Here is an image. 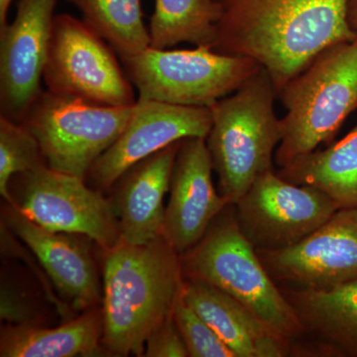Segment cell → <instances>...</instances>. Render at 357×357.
<instances>
[{
	"label": "cell",
	"instance_id": "18",
	"mask_svg": "<svg viewBox=\"0 0 357 357\" xmlns=\"http://www.w3.org/2000/svg\"><path fill=\"white\" fill-rule=\"evenodd\" d=\"M183 296L236 357H285L292 354L290 342L275 335L255 312L220 289L184 279Z\"/></svg>",
	"mask_w": 357,
	"mask_h": 357
},
{
	"label": "cell",
	"instance_id": "7",
	"mask_svg": "<svg viewBox=\"0 0 357 357\" xmlns=\"http://www.w3.org/2000/svg\"><path fill=\"white\" fill-rule=\"evenodd\" d=\"M135 103L109 107L45 89L21 123L38 140L47 165L58 172L86 178L96 160L128 126Z\"/></svg>",
	"mask_w": 357,
	"mask_h": 357
},
{
	"label": "cell",
	"instance_id": "20",
	"mask_svg": "<svg viewBox=\"0 0 357 357\" xmlns=\"http://www.w3.org/2000/svg\"><path fill=\"white\" fill-rule=\"evenodd\" d=\"M276 173L325 192L338 208H357V126L332 146L298 157Z\"/></svg>",
	"mask_w": 357,
	"mask_h": 357
},
{
	"label": "cell",
	"instance_id": "28",
	"mask_svg": "<svg viewBox=\"0 0 357 357\" xmlns=\"http://www.w3.org/2000/svg\"><path fill=\"white\" fill-rule=\"evenodd\" d=\"M13 0H0V26L7 22V14Z\"/></svg>",
	"mask_w": 357,
	"mask_h": 357
},
{
	"label": "cell",
	"instance_id": "25",
	"mask_svg": "<svg viewBox=\"0 0 357 357\" xmlns=\"http://www.w3.org/2000/svg\"><path fill=\"white\" fill-rule=\"evenodd\" d=\"M144 356H189L182 335L174 321L173 314L150 333L145 344Z\"/></svg>",
	"mask_w": 357,
	"mask_h": 357
},
{
	"label": "cell",
	"instance_id": "15",
	"mask_svg": "<svg viewBox=\"0 0 357 357\" xmlns=\"http://www.w3.org/2000/svg\"><path fill=\"white\" fill-rule=\"evenodd\" d=\"M7 227L34 253L56 288L77 310L95 307L100 286L88 246L76 234L55 232L40 227L13 204L6 208Z\"/></svg>",
	"mask_w": 357,
	"mask_h": 357
},
{
	"label": "cell",
	"instance_id": "6",
	"mask_svg": "<svg viewBox=\"0 0 357 357\" xmlns=\"http://www.w3.org/2000/svg\"><path fill=\"white\" fill-rule=\"evenodd\" d=\"M121 64L140 100L210 107L262 69L250 58L208 47L168 50L147 47L123 56Z\"/></svg>",
	"mask_w": 357,
	"mask_h": 357
},
{
	"label": "cell",
	"instance_id": "16",
	"mask_svg": "<svg viewBox=\"0 0 357 357\" xmlns=\"http://www.w3.org/2000/svg\"><path fill=\"white\" fill-rule=\"evenodd\" d=\"M181 142L138 162L115 183L119 185L115 213L123 243L142 245L163 236L164 199L170 190Z\"/></svg>",
	"mask_w": 357,
	"mask_h": 357
},
{
	"label": "cell",
	"instance_id": "23",
	"mask_svg": "<svg viewBox=\"0 0 357 357\" xmlns=\"http://www.w3.org/2000/svg\"><path fill=\"white\" fill-rule=\"evenodd\" d=\"M47 164L38 140L21 122L0 115V194L13 203L9 185L18 174Z\"/></svg>",
	"mask_w": 357,
	"mask_h": 357
},
{
	"label": "cell",
	"instance_id": "9",
	"mask_svg": "<svg viewBox=\"0 0 357 357\" xmlns=\"http://www.w3.org/2000/svg\"><path fill=\"white\" fill-rule=\"evenodd\" d=\"M13 204L45 229L88 237L105 250L121 241L112 204L84 178L53 170L47 164L14 176Z\"/></svg>",
	"mask_w": 357,
	"mask_h": 357
},
{
	"label": "cell",
	"instance_id": "10",
	"mask_svg": "<svg viewBox=\"0 0 357 357\" xmlns=\"http://www.w3.org/2000/svg\"><path fill=\"white\" fill-rule=\"evenodd\" d=\"M234 206L239 229L256 250L300 243L338 210L325 192L288 182L274 170L256 178Z\"/></svg>",
	"mask_w": 357,
	"mask_h": 357
},
{
	"label": "cell",
	"instance_id": "17",
	"mask_svg": "<svg viewBox=\"0 0 357 357\" xmlns=\"http://www.w3.org/2000/svg\"><path fill=\"white\" fill-rule=\"evenodd\" d=\"M280 289L300 319L307 354L357 357V280L324 290Z\"/></svg>",
	"mask_w": 357,
	"mask_h": 357
},
{
	"label": "cell",
	"instance_id": "14",
	"mask_svg": "<svg viewBox=\"0 0 357 357\" xmlns=\"http://www.w3.org/2000/svg\"><path fill=\"white\" fill-rule=\"evenodd\" d=\"M213 166L204 138L182 140L174 165L163 236L182 255L198 244L229 204L213 183Z\"/></svg>",
	"mask_w": 357,
	"mask_h": 357
},
{
	"label": "cell",
	"instance_id": "19",
	"mask_svg": "<svg viewBox=\"0 0 357 357\" xmlns=\"http://www.w3.org/2000/svg\"><path fill=\"white\" fill-rule=\"evenodd\" d=\"M102 310H89L74 321L54 328L11 325L2 330L0 356H93L100 352Z\"/></svg>",
	"mask_w": 357,
	"mask_h": 357
},
{
	"label": "cell",
	"instance_id": "13",
	"mask_svg": "<svg viewBox=\"0 0 357 357\" xmlns=\"http://www.w3.org/2000/svg\"><path fill=\"white\" fill-rule=\"evenodd\" d=\"M57 0H20L13 22L0 26V115L22 122L43 91Z\"/></svg>",
	"mask_w": 357,
	"mask_h": 357
},
{
	"label": "cell",
	"instance_id": "27",
	"mask_svg": "<svg viewBox=\"0 0 357 357\" xmlns=\"http://www.w3.org/2000/svg\"><path fill=\"white\" fill-rule=\"evenodd\" d=\"M347 21H349L352 32L356 35V41L357 42V0H349Z\"/></svg>",
	"mask_w": 357,
	"mask_h": 357
},
{
	"label": "cell",
	"instance_id": "8",
	"mask_svg": "<svg viewBox=\"0 0 357 357\" xmlns=\"http://www.w3.org/2000/svg\"><path fill=\"white\" fill-rule=\"evenodd\" d=\"M115 54L83 20L55 15L43 72L47 91L109 107L133 105L135 89Z\"/></svg>",
	"mask_w": 357,
	"mask_h": 357
},
{
	"label": "cell",
	"instance_id": "4",
	"mask_svg": "<svg viewBox=\"0 0 357 357\" xmlns=\"http://www.w3.org/2000/svg\"><path fill=\"white\" fill-rule=\"evenodd\" d=\"M180 257L184 279L204 282L229 294L291 344L302 335L295 310L239 229L234 204H229L201 241Z\"/></svg>",
	"mask_w": 357,
	"mask_h": 357
},
{
	"label": "cell",
	"instance_id": "21",
	"mask_svg": "<svg viewBox=\"0 0 357 357\" xmlns=\"http://www.w3.org/2000/svg\"><path fill=\"white\" fill-rule=\"evenodd\" d=\"M220 14L218 0H155L150 46L168 49L188 42L213 49Z\"/></svg>",
	"mask_w": 357,
	"mask_h": 357
},
{
	"label": "cell",
	"instance_id": "26",
	"mask_svg": "<svg viewBox=\"0 0 357 357\" xmlns=\"http://www.w3.org/2000/svg\"><path fill=\"white\" fill-rule=\"evenodd\" d=\"M37 312L27 295L8 282H2L0 317L11 325H36Z\"/></svg>",
	"mask_w": 357,
	"mask_h": 357
},
{
	"label": "cell",
	"instance_id": "24",
	"mask_svg": "<svg viewBox=\"0 0 357 357\" xmlns=\"http://www.w3.org/2000/svg\"><path fill=\"white\" fill-rule=\"evenodd\" d=\"M173 319L190 357H236L211 326L187 304L183 291L174 307Z\"/></svg>",
	"mask_w": 357,
	"mask_h": 357
},
{
	"label": "cell",
	"instance_id": "22",
	"mask_svg": "<svg viewBox=\"0 0 357 357\" xmlns=\"http://www.w3.org/2000/svg\"><path fill=\"white\" fill-rule=\"evenodd\" d=\"M77 7L84 21L114 48L119 57L150 46L141 0H66Z\"/></svg>",
	"mask_w": 357,
	"mask_h": 357
},
{
	"label": "cell",
	"instance_id": "5",
	"mask_svg": "<svg viewBox=\"0 0 357 357\" xmlns=\"http://www.w3.org/2000/svg\"><path fill=\"white\" fill-rule=\"evenodd\" d=\"M278 98L287 114L275 163L283 168L330 142L357 109V42L328 47L284 84Z\"/></svg>",
	"mask_w": 357,
	"mask_h": 357
},
{
	"label": "cell",
	"instance_id": "1",
	"mask_svg": "<svg viewBox=\"0 0 357 357\" xmlns=\"http://www.w3.org/2000/svg\"><path fill=\"white\" fill-rule=\"evenodd\" d=\"M213 50L256 61L277 93L321 52L356 40L349 0H218Z\"/></svg>",
	"mask_w": 357,
	"mask_h": 357
},
{
	"label": "cell",
	"instance_id": "3",
	"mask_svg": "<svg viewBox=\"0 0 357 357\" xmlns=\"http://www.w3.org/2000/svg\"><path fill=\"white\" fill-rule=\"evenodd\" d=\"M278 93L271 77L258 70L234 93L213 103V123L206 138L218 190L236 204L256 178L273 171L282 139L281 119L275 114Z\"/></svg>",
	"mask_w": 357,
	"mask_h": 357
},
{
	"label": "cell",
	"instance_id": "2",
	"mask_svg": "<svg viewBox=\"0 0 357 357\" xmlns=\"http://www.w3.org/2000/svg\"><path fill=\"white\" fill-rule=\"evenodd\" d=\"M102 344L116 356H143L150 333L173 314L184 286L180 255L163 236L107 249Z\"/></svg>",
	"mask_w": 357,
	"mask_h": 357
},
{
	"label": "cell",
	"instance_id": "11",
	"mask_svg": "<svg viewBox=\"0 0 357 357\" xmlns=\"http://www.w3.org/2000/svg\"><path fill=\"white\" fill-rule=\"evenodd\" d=\"M257 255L279 287L324 290L357 280V208H338L289 248Z\"/></svg>",
	"mask_w": 357,
	"mask_h": 357
},
{
	"label": "cell",
	"instance_id": "12",
	"mask_svg": "<svg viewBox=\"0 0 357 357\" xmlns=\"http://www.w3.org/2000/svg\"><path fill=\"white\" fill-rule=\"evenodd\" d=\"M211 123L210 107L137 100L128 126L86 178L96 189H112L131 167L160 150L187 138L206 139Z\"/></svg>",
	"mask_w": 357,
	"mask_h": 357
}]
</instances>
